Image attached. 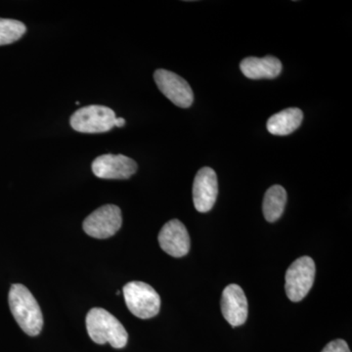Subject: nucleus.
Here are the masks:
<instances>
[{
	"label": "nucleus",
	"mask_w": 352,
	"mask_h": 352,
	"mask_svg": "<svg viewBox=\"0 0 352 352\" xmlns=\"http://www.w3.org/2000/svg\"><path fill=\"white\" fill-rule=\"evenodd\" d=\"M9 307L18 325L27 335L36 337L43 330V316L36 298L25 286L14 284L9 292Z\"/></svg>",
	"instance_id": "f257e3e1"
},
{
	"label": "nucleus",
	"mask_w": 352,
	"mask_h": 352,
	"mask_svg": "<svg viewBox=\"0 0 352 352\" xmlns=\"http://www.w3.org/2000/svg\"><path fill=\"white\" fill-rule=\"evenodd\" d=\"M87 329L90 339L98 344H110L113 349L126 346L129 333L113 315L103 308H92L87 315Z\"/></svg>",
	"instance_id": "f03ea898"
},
{
	"label": "nucleus",
	"mask_w": 352,
	"mask_h": 352,
	"mask_svg": "<svg viewBox=\"0 0 352 352\" xmlns=\"http://www.w3.org/2000/svg\"><path fill=\"white\" fill-rule=\"evenodd\" d=\"M122 293L129 311L138 318H153L161 309L159 294L144 282H129L122 289Z\"/></svg>",
	"instance_id": "7ed1b4c3"
},
{
	"label": "nucleus",
	"mask_w": 352,
	"mask_h": 352,
	"mask_svg": "<svg viewBox=\"0 0 352 352\" xmlns=\"http://www.w3.org/2000/svg\"><path fill=\"white\" fill-rule=\"evenodd\" d=\"M315 263L309 256H302L291 264L285 276V291L289 300L300 302L309 293L315 279Z\"/></svg>",
	"instance_id": "20e7f679"
},
{
	"label": "nucleus",
	"mask_w": 352,
	"mask_h": 352,
	"mask_svg": "<svg viewBox=\"0 0 352 352\" xmlns=\"http://www.w3.org/2000/svg\"><path fill=\"white\" fill-rule=\"evenodd\" d=\"M116 113L106 106L90 105L72 115L71 126L82 133H103L115 127Z\"/></svg>",
	"instance_id": "39448f33"
},
{
	"label": "nucleus",
	"mask_w": 352,
	"mask_h": 352,
	"mask_svg": "<svg viewBox=\"0 0 352 352\" xmlns=\"http://www.w3.org/2000/svg\"><path fill=\"white\" fill-rule=\"evenodd\" d=\"M122 223L120 208L115 205H105L88 215L82 228L90 237L107 239L120 230Z\"/></svg>",
	"instance_id": "423d86ee"
},
{
	"label": "nucleus",
	"mask_w": 352,
	"mask_h": 352,
	"mask_svg": "<svg viewBox=\"0 0 352 352\" xmlns=\"http://www.w3.org/2000/svg\"><path fill=\"white\" fill-rule=\"evenodd\" d=\"M154 80L160 91L177 107L189 108L193 104V90L182 76L168 69H159L155 72Z\"/></svg>",
	"instance_id": "0eeeda50"
},
{
	"label": "nucleus",
	"mask_w": 352,
	"mask_h": 352,
	"mask_svg": "<svg viewBox=\"0 0 352 352\" xmlns=\"http://www.w3.org/2000/svg\"><path fill=\"white\" fill-rule=\"evenodd\" d=\"M91 168L102 179H129L138 171V164L124 155L106 154L96 157Z\"/></svg>",
	"instance_id": "6e6552de"
},
{
	"label": "nucleus",
	"mask_w": 352,
	"mask_h": 352,
	"mask_svg": "<svg viewBox=\"0 0 352 352\" xmlns=\"http://www.w3.org/2000/svg\"><path fill=\"white\" fill-rule=\"evenodd\" d=\"M219 194L217 176L212 168H201L197 173L193 184V201L196 210L208 212L214 208Z\"/></svg>",
	"instance_id": "1a4fd4ad"
},
{
	"label": "nucleus",
	"mask_w": 352,
	"mask_h": 352,
	"mask_svg": "<svg viewBox=\"0 0 352 352\" xmlns=\"http://www.w3.org/2000/svg\"><path fill=\"white\" fill-rule=\"evenodd\" d=\"M157 240L162 250L173 258H182L190 251L188 231L178 219L166 222L160 231Z\"/></svg>",
	"instance_id": "9d476101"
},
{
	"label": "nucleus",
	"mask_w": 352,
	"mask_h": 352,
	"mask_svg": "<svg viewBox=\"0 0 352 352\" xmlns=\"http://www.w3.org/2000/svg\"><path fill=\"white\" fill-rule=\"evenodd\" d=\"M221 312L233 327L243 325L248 318V300L243 289L236 284L228 285L221 298Z\"/></svg>",
	"instance_id": "9b49d317"
},
{
	"label": "nucleus",
	"mask_w": 352,
	"mask_h": 352,
	"mask_svg": "<svg viewBox=\"0 0 352 352\" xmlns=\"http://www.w3.org/2000/svg\"><path fill=\"white\" fill-rule=\"evenodd\" d=\"M240 69L248 78L261 80L277 78L283 66L281 61L274 56L247 57L241 62Z\"/></svg>",
	"instance_id": "f8f14e48"
},
{
	"label": "nucleus",
	"mask_w": 352,
	"mask_h": 352,
	"mask_svg": "<svg viewBox=\"0 0 352 352\" xmlns=\"http://www.w3.org/2000/svg\"><path fill=\"white\" fill-rule=\"evenodd\" d=\"M303 113L298 108H288L275 113L267 122V131L273 135L286 136L300 127Z\"/></svg>",
	"instance_id": "ddd939ff"
},
{
	"label": "nucleus",
	"mask_w": 352,
	"mask_h": 352,
	"mask_svg": "<svg viewBox=\"0 0 352 352\" xmlns=\"http://www.w3.org/2000/svg\"><path fill=\"white\" fill-rule=\"evenodd\" d=\"M287 204V192L281 185H273L264 196L263 210L268 222H275L283 214Z\"/></svg>",
	"instance_id": "4468645a"
},
{
	"label": "nucleus",
	"mask_w": 352,
	"mask_h": 352,
	"mask_svg": "<svg viewBox=\"0 0 352 352\" xmlns=\"http://www.w3.org/2000/svg\"><path fill=\"white\" fill-rule=\"evenodd\" d=\"M27 32L24 23L14 19L0 18V46L19 41Z\"/></svg>",
	"instance_id": "2eb2a0df"
},
{
	"label": "nucleus",
	"mask_w": 352,
	"mask_h": 352,
	"mask_svg": "<svg viewBox=\"0 0 352 352\" xmlns=\"http://www.w3.org/2000/svg\"><path fill=\"white\" fill-rule=\"evenodd\" d=\"M321 352H351L346 340H335L329 342Z\"/></svg>",
	"instance_id": "dca6fc26"
},
{
	"label": "nucleus",
	"mask_w": 352,
	"mask_h": 352,
	"mask_svg": "<svg viewBox=\"0 0 352 352\" xmlns=\"http://www.w3.org/2000/svg\"><path fill=\"white\" fill-rule=\"evenodd\" d=\"M126 126V120L124 118H116L115 126L122 127Z\"/></svg>",
	"instance_id": "f3484780"
}]
</instances>
